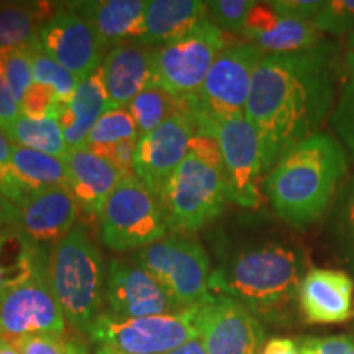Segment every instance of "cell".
<instances>
[{"label":"cell","mask_w":354,"mask_h":354,"mask_svg":"<svg viewBox=\"0 0 354 354\" xmlns=\"http://www.w3.org/2000/svg\"><path fill=\"white\" fill-rule=\"evenodd\" d=\"M333 95V53L326 41L308 50L264 56L245 110L261 141L263 174L271 172L292 148L317 135Z\"/></svg>","instance_id":"1"},{"label":"cell","mask_w":354,"mask_h":354,"mask_svg":"<svg viewBox=\"0 0 354 354\" xmlns=\"http://www.w3.org/2000/svg\"><path fill=\"white\" fill-rule=\"evenodd\" d=\"M302 248L268 243L251 246L210 274V292L232 297L259 320L287 323L299 304V287L307 272Z\"/></svg>","instance_id":"2"},{"label":"cell","mask_w":354,"mask_h":354,"mask_svg":"<svg viewBox=\"0 0 354 354\" xmlns=\"http://www.w3.org/2000/svg\"><path fill=\"white\" fill-rule=\"evenodd\" d=\"M346 172L342 145L318 131L279 159L266 177V194L286 223L305 228L328 214Z\"/></svg>","instance_id":"3"},{"label":"cell","mask_w":354,"mask_h":354,"mask_svg":"<svg viewBox=\"0 0 354 354\" xmlns=\"http://www.w3.org/2000/svg\"><path fill=\"white\" fill-rule=\"evenodd\" d=\"M230 201L223 161L215 136L197 131L187 156L159 196L169 232H196L214 221Z\"/></svg>","instance_id":"4"},{"label":"cell","mask_w":354,"mask_h":354,"mask_svg":"<svg viewBox=\"0 0 354 354\" xmlns=\"http://www.w3.org/2000/svg\"><path fill=\"white\" fill-rule=\"evenodd\" d=\"M107 266L84 225H76L50 253V282L66 322L79 333L104 312Z\"/></svg>","instance_id":"5"},{"label":"cell","mask_w":354,"mask_h":354,"mask_svg":"<svg viewBox=\"0 0 354 354\" xmlns=\"http://www.w3.org/2000/svg\"><path fill=\"white\" fill-rule=\"evenodd\" d=\"M266 55L253 43L230 44L220 53L201 91L187 99L198 131L209 133L215 123L245 115L254 73Z\"/></svg>","instance_id":"6"},{"label":"cell","mask_w":354,"mask_h":354,"mask_svg":"<svg viewBox=\"0 0 354 354\" xmlns=\"http://www.w3.org/2000/svg\"><path fill=\"white\" fill-rule=\"evenodd\" d=\"M131 261L156 279L179 310L196 307L210 294V258L189 234L165 236L136 251Z\"/></svg>","instance_id":"7"},{"label":"cell","mask_w":354,"mask_h":354,"mask_svg":"<svg viewBox=\"0 0 354 354\" xmlns=\"http://www.w3.org/2000/svg\"><path fill=\"white\" fill-rule=\"evenodd\" d=\"M99 218L104 245L120 253L141 250L169 232L159 198L136 176L118 183Z\"/></svg>","instance_id":"8"},{"label":"cell","mask_w":354,"mask_h":354,"mask_svg":"<svg viewBox=\"0 0 354 354\" xmlns=\"http://www.w3.org/2000/svg\"><path fill=\"white\" fill-rule=\"evenodd\" d=\"M86 335L100 348L122 354H166L198 336L194 307L138 318H120L102 312Z\"/></svg>","instance_id":"9"},{"label":"cell","mask_w":354,"mask_h":354,"mask_svg":"<svg viewBox=\"0 0 354 354\" xmlns=\"http://www.w3.org/2000/svg\"><path fill=\"white\" fill-rule=\"evenodd\" d=\"M227 43L225 32L212 19H205L192 32L153 51L156 84L179 99L201 91L209 71Z\"/></svg>","instance_id":"10"},{"label":"cell","mask_w":354,"mask_h":354,"mask_svg":"<svg viewBox=\"0 0 354 354\" xmlns=\"http://www.w3.org/2000/svg\"><path fill=\"white\" fill-rule=\"evenodd\" d=\"M194 323L207 354H261L266 331L245 305L221 294L194 307Z\"/></svg>","instance_id":"11"},{"label":"cell","mask_w":354,"mask_h":354,"mask_svg":"<svg viewBox=\"0 0 354 354\" xmlns=\"http://www.w3.org/2000/svg\"><path fill=\"white\" fill-rule=\"evenodd\" d=\"M66 325L51 289L50 264L0 297V331L7 342L32 335L61 336L66 333Z\"/></svg>","instance_id":"12"},{"label":"cell","mask_w":354,"mask_h":354,"mask_svg":"<svg viewBox=\"0 0 354 354\" xmlns=\"http://www.w3.org/2000/svg\"><path fill=\"white\" fill-rule=\"evenodd\" d=\"M184 100L180 112L172 115L153 131L140 136L136 143L133 171L158 198L167 180L187 156L190 140L198 131L196 113L190 109L189 100Z\"/></svg>","instance_id":"13"},{"label":"cell","mask_w":354,"mask_h":354,"mask_svg":"<svg viewBox=\"0 0 354 354\" xmlns=\"http://www.w3.org/2000/svg\"><path fill=\"white\" fill-rule=\"evenodd\" d=\"M228 183V196L243 209H256L261 202L258 180L263 176L261 141L246 115L228 118L212 127Z\"/></svg>","instance_id":"14"},{"label":"cell","mask_w":354,"mask_h":354,"mask_svg":"<svg viewBox=\"0 0 354 354\" xmlns=\"http://www.w3.org/2000/svg\"><path fill=\"white\" fill-rule=\"evenodd\" d=\"M37 50L57 61L71 73L86 79L100 69L105 46L94 26L68 3L56 12L38 30Z\"/></svg>","instance_id":"15"},{"label":"cell","mask_w":354,"mask_h":354,"mask_svg":"<svg viewBox=\"0 0 354 354\" xmlns=\"http://www.w3.org/2000/svg\"><path fill=\"white\" fill-rule=\"evenodd\" d=\"M104 312L120 318H138L180 312L162 286L133 261L112 259L107 264Z\"/></svg>","instance_id":"16"},{"label":"cell","mask_w":354,"mask_h":354,"mask_svg":"<svg viewBox=\"0 0 354 354\" xmlns=\"http://www.w3.org/2000/svg\"><path fill=\"white\" fill-rule=\"evenodd\" d=\"M299 308L308 323H342L354 312V279L338 269L310 268L299 287Z\"/></svg>","instance_id":"17"},{"label":"cell","mask_w":354,"mask_h":354,"mask_svg":"<svg viewBox=\"0 0 354 354\" xmlns=\"http://www.w3.org/2000/svg\"><path fill=\"white\" fill-rule=\"evenodd\" d=\"M153 51L148 44L130 41L113 46L104 57L102 73L112 109L128 107L145 88L156 84Z\"/></svg>","instance_id":"18"},{"label":"cell","mask_w":354,"mask_h":354,"mask_svg":"<svg viewBox=\"0 0 354 354\" xmlns=\"http://www.w3.org/2000/svg\"><path fill=\"white\" fill-rule=\"evenodd\" d=\"M20 209V228L38 245L61 241L76 227L79 205L66 185L41 189L26 197Z\"/></svg>","instance_id":"19"},{"label":"cell","mask_w":354,"mask_h":354,"mask_svg":"<svg viewBox=\"0 0 354 354\" xmlns=\"http://www.w3.org/2000/svg\"><path fill=\"white\" fill-rule=\"evenodd\" d=\"M241 35L268 55L308 50L325 41L313 21L277 15L268 2H256Z\"/></svg>","instance_id":"20"},{"label":"cell","mask_w":354,"mask_h":354,"mask_svg":"<svg viewBox=\"0 0 354 354\" xmlns=\"http://www.w3.org/2000/svg\"><path fill=\"white\" fill-rule=\"evenodd\" d=\"M66 187L73 194L79 209L88 215H100L105 202L123 179L112 162L87 148L69 151L64 158Z\"/></svg>","instance_id":"21"},{"label":"cell","mask_w":354,"mask_h":354,"mask_svg":"<svg viewBox=\"0 0 354 354\" xmlns=\"http://www.w3.org/2000/svg\"><path fill=\"white\" fill-rule=\"evenodd\" d=\"M68 6L94 26L105 48L110 44L140 43L145 37V15L148 7L145 0H88L71 2Z\"/></svg>","instance_id":"22"},{"label":"cell","mask_w":354,"mask_h":354,"mask_svg":"<svg viewBox=\"0 0 354 354\" xmlns=\"http://www.w3.org/2000/svg\"><path fill=\"white\" fill-rule=\"evenodd\" d=\"M110 109L112 105H110L100 66V69L82 79L76 94L71 97L68 104H63L57 110L56 118L63 128L64 140L71 151L84 148L88 133L95 127L102 115Z\"/></svg>","instance_id":"23"},{"label":"cell","mask_w":354,"mask_h":354,"mask_svg":"<svg viewBox=\"0 0 354 354\" xmlns=\"http://www.w3.org/2000/svg\"><path fill=\"white\" fill-rule=\"evenodd\" d=\"M209 3L201 0H149L141 44L161 46L192 32L207 19Z\"/></svg>","instance_id":"24"},{"label":"cell","mask_w":354,"mask_h":354,"mask_svg":"<svg viewBox=\"0 0 354 354\" xmlns=\"http://www.w3.org/2000/svg\"><path fill=\"white\" fill-rule=\"evenodd\" d=\"M50 264V254L21 228L0 232V297Z\"/></svg>","instance_id":"25"},{"label":"cell","mask_w":354,"mask_h":354,"mask_svg":"<svg viewBox=\"0 0 354 354\" xmlns=\"http://www.w3.org/2000/svg\"><path fill=\"white\" fill-rule=\"evenodd\" d=\"M56 8L53 3L37 2L25 3H3L0 6V50L6 48H37L38 30Z\"/></svg>","instance_id":"26"},{"label":"cell","mask_w":354,"mask_h":354,"mask_svg":"<svg viewBox=\"0 0 354 354\" xmlns=\"http://www.w3.org/2000/svg\"><path fill=\"white\" fill-rule=\"evenodd\" d=\"M12 169L28 197L41 189L66 185L68 179L64 159L17 145L12 151Z\"/></svg>","instance_id":"27"},{"label":"cell","mask_w":354,"mask_h":354,"mask_svg":"<svg viewBox=\"0 0 354 354\" xmlns=\"http://www.w3.org/2000/svg\"><path fill=\"white\" fill-rule=\"evenodd\" d=\"M325 230L336 259L342 261L354 277V176L336 192Z\"/></svg>","instance_id":"28"},{"label":"cell","mask_w":354,"mask_h":354,"mask_svg":"<svg viewBox=\"0 0 354 354\" xmlns=\"http://www.w3.org/2000/svg\"><path fill=\"white\" fill-rule=\"evenodd\" d=\"M6 135L13 145L35 151L64 159L69 154V146L64 140L63 128L56 117L28 118L20 115Z\"/></svg>","instance_id":"29"},{"label":"cell","mask_w":354,"mask_h":354,"mask_svg":"<svg viewBox=\"0 0 354 354\" xmlns=\"http://www.w3.org/2000/svg\"><path fill=\"white\" fill-rule=\"evenodd\" d=\"M184 104V99L172 95L159 84H153L145 88L140 95H136L127 109L130 110L140 136H143L171 118L172 115L180 112Z\"/></svg>","instance_id":"30"},{"label":"cell","mask_w":354,"mask_h":354,"mask_svg":"<svg viewBox=\"0 0 354 354\" xmlns=\"http://www.w3.org/2000/svg\"><path fill=\"white\" fill-rule=\"evenodd\" d=\"M140 133L135 125L130 110L127 107L110 109L99 118L95 127L88 133L84 148L92 153L128 140H138Z\"/></svg>","instance_id":"31"},{"label":"cell","mask_w":354,"mask_h":354,"mask_svg":"<svg viewBox=\"0 0 354 354\" xmlns=\"http://www.w3.org/2000/svg\"><path fill=\"white\" fill-rule=\"evenodd\" d=\"M32 66H33V81L43 86H50L56 91L61 105L68 104L71 97L76 94L79 84L82 79L61 66L57 61L48 55H44L37 48L32 50Z\"/></svg>","instance_id":"32"},{"label":"cell","mask_w":354,"mask_h":354,"mask_svg":"<svg viewBox=\"0 0 354 354\" xmlns=\"http://www.w3.org/2000/svg\"><path fill=\"white\" fill-rule=\"evenodd\" d=\"M0 69L13 99L17 102L24 100L30 87L33 86V66L32 50L24 48H6L0 50Z\"/></svg>","instance_id":"33"},{"label":"cell","mask_w":354,"mask_h":354,"mask_svg":"<svg viewBox=\"0 0 354 354\" xmlns=\"http://www.w3.org/2000/svg\"><path fill=\"white\" fill-rule=\"evenodd\" d=\"M8 343L21 354H88L87 344L81 338H66L64 335H32Z\"/></svg>","instance_id":"34"},{"label":"cell","mask_w":354,"mask_h":354,"mask_svg":"<svg viewBox=\"0 0 354 354\" xmlns=\"http://www.w3.org/2000/svg\"><path fill=\"white\" fill-rule=\"evenodd\" d=\"M313 24L322 33L349 35L354 32V0H328Z\"/></svg>","instance_id":"35"},{"label":"cell","mask_w":354,"mask_h":354,"mask_svg":"<svg viewBox=\"0 0 354 354\" xmlns=\"http://www.w3.org/2000/svg\"><path fill=\"white\" fill-rule=\"evenodd\" d=\"M209 3L212 21L218 25L223 32L241 33L248 15L253 10L256 2L253 0H215Z\"/></svg>","instance_id":"36"},{"label":"cell","mask_w":354,"mask_h":354,"mask_svg":"<svg viewBox=\"0 0 354 354\" xmlns=\"http://www.w3.org/2000/svg\"><path fill=\"white\" fill-rule=\"evenodd\" d=\"M59 107L61 102L55 88L33 82L20 102V113L28 118H48L56 117Z\"/></svg>","instance_id":"37"},{"label":"cell","mask_w":354,"mask_h":354,"mask_svg":"<svg viewBox=\"0 0 354 354\" xmlns=\"http://www.w3.org/2000/svg\"><path fill=\"white\" fill-rule=\"evenodd\" d=\"M13 145L0 128V196L8 198L17 207L26 201V192L21 187L15 172L12 169Z\"/></svg>","instance_id":"38"},{"label":"cell","mask_w":354,"mask_h":354,"mask_svg":"<svg viewBox=\"0 0 354 354\" xmlns=\"http://www.w3.org/2000/svg\"><path fill=\"white\" fill-rule=\"evenodd\" d=\"M333 125L338 135L342 136V140L354 153V92L346 86H344L342 99L336 105L333 113Z\"/></svg>","instance_id":"39"},{"label":"cell","mask_w":354,"mask_h":354,"mask_svg":"<svg viewBox=\"0 0 354 354\" xmlns=\"http://www.w3.org/2000/svg\"><path fill=\"white\" fill-rule=\"evenodd\" d=\"M136 143H138V140L122 141V143L110 146V148L100 149V151H97L95 154L112 162V165L118 169V172H120L122 177L135 176L133 161H135Z\"/></svg>","instance_id":"40"},{"label":"cell","mask_w":354,"mask_h":354,"mask_svg":"<svg viewBox=\"0 0 354 354\" xmlns=\"http://www.w3.org/2000/svg\"><path fill=\"white\" fill-rule=\"evenodd\" d=\"M268 3L277 15L312 21L325 2L323 0H276V2Z\"/></svg>","instance_id":"41"},{"label":"cell","mask_w":354,"mask_h":354,"mask_svg":"<svg viewBox=\"0 0 354 354\" xmlns=\"http://www.w3.org/2000/svg\"><path fill=\"white\" fill-rule=\"evenodd\" d=\"M304 344H307L315 354H354V338L348 335L310 338L305 339Z\"/></svg>","instance_id":"42"},{"label":"cell","mask_w":354,"mask_h":354,"mask_svg":"<svg viewBox=\"0 0 354 354\" xmlns=\"http://www.w3.org/2000/svg\"><path fill=\"white\" fill-rule=\"evenodd\" d=\"M20 105L13 99L10 88H8L6 77H3L2 69H0V128L3 133H7L8 128L13 125V122L20 117Z\"/></svg>","instance_id":"43"},{"label":"cell","mask_w":354,"mask_h":354,"mask_svg":"<svg viewBox=\"0 0 354 354\" xmlns=\"http://www.w3.org/2000/svg\"><path fill=\"white\" fill-rule=\"evenodd\" d=\"M8 228H20V209L8 198L0 196V232Z\"/></svg>","instance_id":"44"},{"label":"cell","mask_w":354,"mask_h":354,"mask_svg":"<svg viewBox=\"0 0 354 354\" xmlns=\"http://www.w3.org/2000/svg\"><path fill=\"white\" fill-rule=\"evenodd\" d=\"M261 354H300V346L289 338H271L264 343Z\"/></svg>","instance_id":"45"},{"label":"cell","mask_w":354,"mask_h":354,"mask_svg":"<svg viewBox=\"0 0 354 354\" xmlns=\"http://www.w3.org/2000/svg\"><path fill=\"white\" fill-rule=\"evenodd\" d=\"M166 354H207V351H205V348H203L202 339L197 336V338L190 339V342L183 344V346L172 349V351L166 353Z\"/></svg>","instance_id":"46"},{"label":"cell","mask_w":354,"mask_h":354,"mask_svg":"<svg viewBox=\"0 0 354 354\" xmlns=\"http://www.w3.org/2000/svg\"><path fill=\"white\" fill-rule=\"evenodd\" d=\"M346 68H354V32L348 35L346 43Z\"/></svg>","instance_id":"47"},{"label":"cell","mask_w":354,"mask_h":354,"mask_svg":"<svg viewBox=\"0 0 354 354\" xmlns=\"http://www.w3.org/2000/svg\"><path fill=\"white\" fill-rule=\"evenodd\" d=\"M0 354H21L19 349L8 343L7 339H0Z\"/></svg>","instance_id":"48"},{"label":"cell","mask_w":354,"mask_h":354,"mask_svg":"<svg viewBox=\"0 0 354 354\" xmlns=\"http://www.w3.org/2000/svg\"><path fill=\"white\" fill-rule=\"evenodd\" d=\"M348 73H349V82L346 84V87L351 88V91L354 92V68H349Z\"/></svg>","instance_id":"49"},{"label":"cell","mask_w":354,"mask_h":354,"mask_svg":"<svg viewBox=\"0 0 354 354\" xmlns=\"http://www.w3.org/2000/svg\"><path fill=\"white\" fill-rule=\"evenodd\" d=\"M95 354H122V353L113 351V349H110V348H99Z\"/></svg>","instance_id":"50"},{"label":"cell","mask_w":354,"mask_h":354,"mask_svg":"<svg viewBox=\"0 0 354 354\" xmlns=\"http://www.w3.org/2000/svg\"><path fill=\"white\" fill-rule=\"evenodd\" d=\"M300 354H315V353H313L312 349L307 346V344L302 343V346H300Z\"/></svg>","instance_id":"51"},{"label":"cell","mask_w":354,"mask_h":354,"mask_svg":"<svg viewBox=\"0 0 354 354\" xmlns=\"http://www.w3.org/2000/svg\"><path fill=\"white\" fill-rule=\"evenodd\" d=\"M0 339H3V336H2V331H0Z\"/></svg>","instance_id":"52"}]
</instances>
